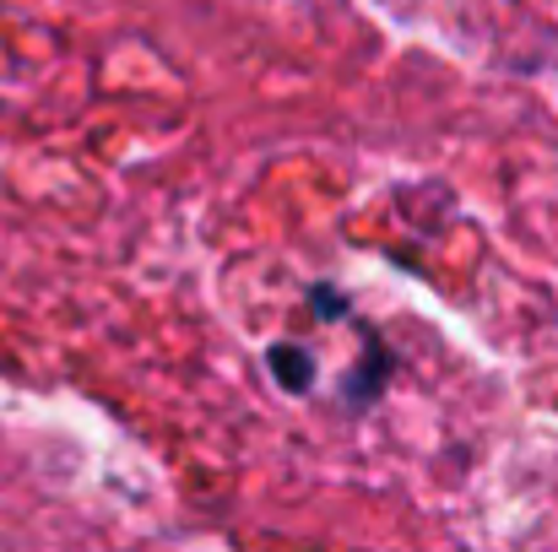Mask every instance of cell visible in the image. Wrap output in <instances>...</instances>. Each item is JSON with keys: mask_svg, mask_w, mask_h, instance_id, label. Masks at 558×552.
Here are the masks:
<instances>
[{"mask_svg": "<svg viewBox=\"0 0 558 552\" xmlns=\"http://www.w3.org/2000/svg\"><path fill=\"white\" fill-rule=\"evenodd\" d=\"M271 368H277L282 390H304V384L315 379V364H310L299 347H271Z\"/></svg>", "mask_w": 558, "mask_h": 552, "instance_id": "6da1fadb", "label": "cell"}]
</instances>
